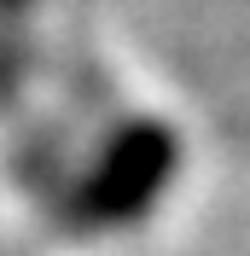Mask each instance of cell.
I'll return each instance as SVG.
<instances>
[{
	"label": "cell",
	"instance_id": "2",
	"mask_svg": "<svg viewBox=\"0 0 250 256\" xmlns=\"http://www.w3.org/2000/svg\"><path fill=\"white\" fill-rule=\"evenodd\" d=\"M82 158H76V140H70V128L58 122V116H30V122L18 128L12 140V180L30 198H41V204H58L64 192H70V180H76Z\"/></svg>",
	"mask_w": 250,
	"mask_h": 256
},
{
	"label": "cell",
	"instance_id": "3",
	"mask_svg": "<svg viewBox=\"0 0 250 256\" xmlns=\"http://www.w3.org/2000/svg\"><path fill=\"white\" fill-rule=\"evenodd\" d=\"M35 70H41V47L30 35V18H0V116H12L30 99Z\"/></svg>",
	"mask_w": 250,
	"mask_h": 256
},
{
	"label": "cell",
	"instance_id": "4",
	"mask_svg": "<svg viewBox=\"0 0 250 256\" xmlns=\"http://www.w3.org/2000/svg\"><path fill=\"white\" fill-rule=\"evenodd\" d=\"M41 0H0V18H30Z\"/></svg>",
	"mask_w": 250,
	"mask_h": 256
},
{
	"label": "cell",
	"instance_id": "1",
	"mask_svg": "<svg viewBox=\"0 0 250 256\" xmlns=\"http://www.w3.org/2000/svg\"><path fill=\"white\" fill-rule=\"evenodd\" d=\"M180 163H186L180 128L163 122V116L134 111L94 140V152L82 158L76 180H70V192L52 204V222L70 239L128 233L169 198V186L180 180Z\"/></svg>",
	"mask_w": 250,
	"mask_h": 256
}]
</instances>
